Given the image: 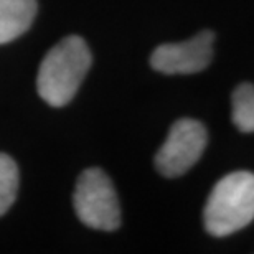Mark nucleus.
I'll return each mask as SVG.
<instances>
[{"mask_svg":"<svg viewBox=\"0 0 254 254\" xmlns=\"http://www.w3.org/2000/svg\"><path fill=\"white\" fill-rule=\"evenodd\" d=\"M74 211L86 226L114 231L121 226V206L113 182L103 170L88 169L74 189Z\"/></svg>","mask_w":254,"mask_h":254,"instance_id":"7ed1b4c3","label":"nucleus"},{"mask_svg":"<svg viewBox=\"0 0 254 254\" xmlns=\"http://www.w3.org/2000/svg\"><path fill=\"white\" fill-rule=\"evenodd\" d=\"M18 191V169L12 157L0 154V216L13 205Z\"/></svg>","mask_w":254,"mask_h":254,"instance_id":"6e6552de","label":"nucleus"},{"mask_svg":"<svg viewBox=\"0 0 254 254\" xmlns=\"http://www.w3.org/2000/svg\"><path fill=\"white\" fill-rule=\"evenodd\" d=\"M208 142L205 126L195 119H180L172 126L155 155V167L167 179L187 174L200 160Z\"/></svg>","mask_w":254,"mask_h":254,"instance_id":"20e7f679","label":"nucleus"},{"mask_svg":"<svg viewBox=\"0 0 254 254\" xmlns=\"http://www.w3.org/2000/svg\"><path fill=\"white\" fill-rule=\"evenodd\" d=\"M233 123L241 132H254V86L240 84L231 96Z\"/></svg>","mask_w":254,"mask_h":254,"instance_id":"0eeeda50","label":"nucleus"},{"mask_svg":"<svg viewBox=\"0 0 254 254\" xmlns=\"http://www.w3.org/2000/svg\"><path fill=\"white\" fill-rule=\"evenodd\" d=\"M37 15V0H0V45L18 38Z\"/></svg>","mask_w":254,"mask_h":254,"instance_id":"423d86ee","label":"nucleus"},{"mask_svg":"<svg viewBox=\"0 0 254 254\" xmlns=\"http://www.w3.org/2000/svg\"><path fill=\"white\" fill-rule=\"evenodd\" d=\"M213 32H201L184 43H169L155 48L150 66L164 74L200 73L213 60Z\"/></svg>","mask_w":254,"mask_h":254,"instance_id":"39448f33","label":"nucleus"},{"mask_svg":"<svg viewBox=\"0 0 254 254\" xmlns=\"http://www.w3.org/2000/svg\"><path fill=\"white\" fill-rule=\"evenodd\" d=\"M254 220V174L233 172L223 177L211 190L203 211L206 231L228 236Z\"/></svg>","mask_w":254,"mask_h":254,"instance_id":"f03ea898","label":"nucleus"},{"mask_svg":"<svg viewBox=\"0 0 254 254\" xmlns=\"http://www.w3.org/2000/svg\"><path fill=\"white\" fill-rule=\"evenodd\" d=\"M91 52L81 37L71 35L50 50L38 69L37 88L45 103L66 106L78 93L91 68Z\"/></svg>","mask_w":254,"mask_h":254,"instance_id":"f257e3e1","label":"nucleus"}]
</instances>
